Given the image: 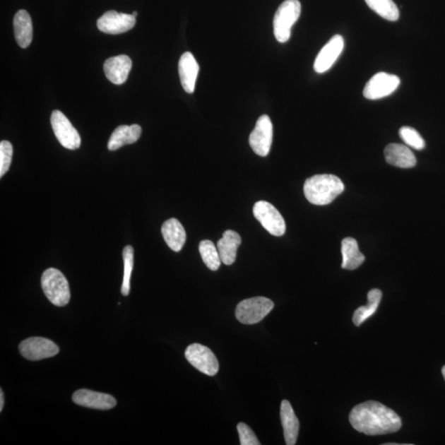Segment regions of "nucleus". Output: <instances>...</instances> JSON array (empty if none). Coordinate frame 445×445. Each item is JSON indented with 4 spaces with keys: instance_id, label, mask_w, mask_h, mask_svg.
I'll use <instances>...</instances> for the list:
<instances>
[{
    "instance_id": "f257e3e1",
    "label": "nucleus",
    "mask_w": 445,
    "mask_h": 445,
    "mask_svg": "<svg viewBox=\"0 0 445 445\" xmlns=\"http://www.w3.org/2000/svg\"><path fill=\"white\" fill-rule=\"evenodd\" d=\"M349 420L355 429L367 435L395 433L402 427L399 415L375 400L355 405L350 413Z\"/></svg>"
},
{
    "instance_id": "f03ea898",
    "label": "nucleus",
    "mask_w": 445,
    "mask_h": 445,
    "mask_svg": "<svg viewBox=\"0 0 445 445\" xmlns=\"http://www.w3.org/2000/svg\"><path fill=\"white\" fill-rule=\"evenodd\" d=\"M344 189L343 181L331 174L314 175L308 178L304 185L306 199L316 206L330 204Z\"/></svg>"
},
{
    "instance_id": "7ed1b4c3",
    "label": "nucleus",
    "mask_w": 445,
    "mask_h": 445,
    "mask_svg": "<svg viewBox=\"0 0 445 445\" xmlns=\"http://www.w3.org/2000/svg\"><path fill=\"white\" fill-rule=\"evenodd\" d=\"M42 287L49 302L58 307L66 306L71 300V290L66 276L57 269L49 268L42 276Z\"/></svg>"
},
{
    "instance_id": "20e7f679",
    "label": "nucleus",
    "mask_w": 445,
    "mask_h": 445,
    "mask_svg": "<svg viewBox=\"0 0 445 445\" xmlns=\"http://www.w3.org/2000/svg\"><path fill=\"white\" fill-rule=\"evenodd\" d=\"M301 13V4L299 0H285L280 5L275 14L273 28L274 35L280 43L288 42L291 28L299 19Z\"/></svg>"
},
{
    "instance_id": "39448f33",
    "label": "nucleus",
    "mask_w": 445,
    "mask_h": 445,
    "mask_svg": "<svg viewBox=\"0 0 445 445\" xmlns=\"http://www.w3.org/2000/svg\"><path fill=\"white\" fill-rule=\"evenodd\" d=\"M274 308V303L266 297L247 299L237 304L235 315L240 323L251 325L260 323Z\"/></svg>"
},
{
    "instance_id": "423d86ee",
    "label": "nucleus",
    "mask_w": 445,
    "mask_h": 445,
    "mask_svg": "<svg viewBox=\"0 0 445 445\" xmlns=\"http://www.w3.org/2000/svg\"><path fill=\"white\" fill-rule=\"evenodd\" d=\"M254 215L271 235L276 237L284 235L286 230L284 218L271 203L264 201L255 203Z\"/></svg>"
},
{
    "instance_id": "0eeeda50",
    "label": "nucleus",
    "mask_w": 445,
    "mask_h": 445,
    "mask_svg": "<svg viewBox=\"0 0 445 445\" xmlns=\"http://www.w3.org/2000/svg\"><path fill=\"white\" fill-rule=\"evenodd\" d=\"M186 359L200 372L215 376L219 371V362L213 351L206 346L194 343L186 348Z\"/></svg>"
},
{
    "instance_id": "6e6552de",
    "label": "nucleus",
    "mask_w": 445,
    "mask_h": 445,
    "mask_svg": "<svg viewBox=\"0 0 445 445\" xmlns=\"http://www.w3.org/2000/svg\"><path fill=\"white\" fill-rule=\"evenodd\" d=\"M400 78L394 74L380 72L371 78L364 89V96L369 100H379L391 95L400 85Z\"/></svg>"
},
{
    "instance_id": "1a4fd4ad",
    "label": "nucleus",
    "mask_w": 445,
    "mask_h": 445,
    "mask_svg": "<svg viewBox=\"0 0 445 445\" xmlns=\"http://www.w3.org/2000/svg\"><path fill=\"white\" fill-rule=\"evenodd\" d=\"M51 122L54 135L63 147L71 150L81 147V136L61 111L52 112Z\"/></svg>"
},
{
    "instance_id": "9d476101",
    "label": "nucleus",
    "mask_w": 445,
    "mask_h": 445,
    "mask_svg": "<svg viewBox=\"0 0 445 445\" xmlns=\"http://www.w3.org/2000/svg\"><path fill=\"white\" fill-rule=\"evenodd\" d=\"M272 140L273 126L268 116L262 115L257 120L254 130L251 133L250 146L257 155L266 157L269 155Z\"/></svg>"
},
{
    "instance_id": "9b49d317",
    "label": "nucleus",
    "mask_w": 445,
    "mask_h": 445,
    "mask_svg": "<svg viewBox=\"0 0 445 445\" xmlns=\"http://www.w3.org/2000/svg\"><path fill=\"white\" fill-rule=\"evenodd\" d=\"M19 351L25 359L36 361L53 357L59 353V349L47 338H30L20 343Z\"/></svg>"
},
{
    "instance_id": "f8f14e48",
    "label": "nucleus",
    "mask_w": 445,
    "mask_h": 445,
    "mask_svg": "<svg viewBox=\"0 0 445 445\" xmlns=\"http://www.w3.org/2000/svg\"><path fill=\"white\" fill-rule=\"evenodd\" d=\"M136 23L131 14L120 13L114 10L108 11L97 20V28L107 34L117 35L130 31Z\"/></svg>"
},
{
    "instance_id": "ddd939ff",
    "label": "nucleus",
    "mask_w": 445,
    "mask_h": 445,
    "mask_svg": "<svg viewBox=\"0 0 445 445\" xmlns=\"http://www.w3.org/2000/svg\"><path fill=\"white\" fill-rule=\"evenodd\" d=\"M344 44V38L340 35H335L331 37L316 57L314 66V71L319 73L329 71L343 53Z\"/></svg>"
},
{
    "instance_id": "4468645a",
    "label": "nucleus",
    "mask_w": 445,
    "mask_h": 445,
    "mask_svg": "<svg viewBox=\"0 0 445 445\" xmlns=\"http://www.w3.org/2000/svg\"><path fill=\"white\" fill-rule=\"evenodd\" d=\"M73 402L84 408L96 410H110L116 407L117 400L112 395L79 389L73 394Z\"/></svg>"
},
{
    "instance_id": "2eb2a0df",
    "label": "nucleus",
    "mask_w": 445,
    "mask_h": 445,
    "mask_svg": "<svg viewBox=\"0 0 445 445\" xmlns=\"http://www.w3.org/2000/svg\"><path fill=\"white\" fill-rule=\"evenodd\" d=\"M131 68V59L125 54L109 58L103 66L104 73L108 81L117 85H120L127 81Z\"/></svg>"
},
{
    "instance_id": "dca6fc26",
    "label": "nucleus",
    "mask_w": 445,
    "mask_h": 445,
    "mask_svg": "<svg viewBox=\"0 0 445 445\" xmlns=\"http://www.w3.org/2000/svg\"><path fill=\"white\" fill-rule=\"evenodd\" d=\"M182 86L187 93L195 91L196 83L199 73V64L191 52H185L178 64Z\"/></svg>"
},
{
    "instance_id": "f3484780",
    "label": "nucleus",
    "mask_w": 445,
    "mask_h": 445,
    "mask_svg": "<svg viewBox=\"0 0 445 445\" xmlns=\"http://www.w3.org/2000/svg\"><path fill=\"white\" fill-rule=\"evenodd\" d=\"M385 160L393 165L402 168H410L417 165V158L407 146L402 143H389L384 150Z\"/></svg>"
},
{
    "instance_id": "a211bd4d",
    "label": "nucleus",
    "mask_w": 445,
    "mask_h": 445,
    "mask_svg": "<svg viewBox=\"0 0 445 445\" xmlns=\"http://www.w3.org/2000/svg\"><path fill=\"white\" fill-rule=\"evenodd\" d=\"M280 419L284 429L285 444L295 445L298 439L299 422L297 418L289 400H282L280 405Z\"/></svg>"
},
{
    "instance_id": "6ab92c4d",
    "label": "nucleus",
    "mask_w": 445,
    "mask_h": 445,
    "mask_svg": "<svg viewBox=\"0 0 445 445\" xmlns=\"http://www.w3.org/2000/svg\"><path fill=\"white\" fill-rule=\"evenodd\" d=\"M241 237L234 230H227L217 242V249L222 263L230 266L236 260L237 250L241 245Z\"/></svg>"
},
{
    "instance_id": "aec40b11",
    "label": "nucleus",
    "mask_w": 445,
    "mask_h": 445,
    "mask_svg": "<svg viewBox=\"0 0 445 445\" xmlns=\"http://www.w3.org/2000/svg\"><path fill=\"white\" fill-rule=\"evenodd\" d=\"M162 234L166 244L172 251H180L184 246L186 235L184 227L174 218L163 222Z\"/></svg>"
},
{
    "instance_id": "412c9836",
    "label": "nucleus",
    "mask_w": 445,
    "mask_h": 445,
    "mask_svg": "<svg viewBox=\"0 0 445 445\" xmlns=\"http://www.w3.org/2000/svg\"><path fill=\"white\" fill-rule=\"evenodd\" d=\"M142 129L138 125L121 126L113 131L109 138V150L115 151L124 146L131 145L136 142L141 136Z\"/></svg>"
},
{
    "instance_id": "4be33fe9",
    "label": "nucleus",
    "mask_w": 445,
    "mask_h": 445,
    "mask_svg": "<svg viewBox=\"0 0 445 445\" xmlns=\"http://www.w3.org/2000/svg\"><path fill=\"white\" fill-rule=\"evenodd\" d=\"M15 39L18 46L27 48L32 41V18L26 10L22 9L15 14L13 19Z\"/></svg>"
},
{
    "instance_id": "5701e85b",
    "label": "nucleus",
    "mask_w": 445,
    "mask_h": 445,
    "mask_svg": "<svg viewBox=\"0 0 445 445\" xmlns=\"http://www.w3.org/2000/svg\"><path fill=\"white\" fill-rule=\"evenodd\" d=\"M341 254H343L341 267L345 270L357 269L365 260L364 256L359 250L357 241L353 237H345L341 242Z\"/></svg>"
},
{
    "instance_id": "b1692460",
    "label": "nucleus",
    "mask_w": 445,
    "mask_h": 445,
    "mask_svg": "<svg viewBox=\"0 0 445 445\" xmlns=\"http://www.w3.org/2000/svg\"><path fill=\"white\" fill-rule=\"evenodd\" d=\"M382 299V292L379 289L371 290L368 293V304L360 307L353 314V323L360 326L366 320L372 316L377 311L380 301Z\"/></svg>"
},
{
    "instance_id": "393cba45",
    "label": "nucleus",
    "mask_w": 445,
    "mask_h": 445,
    "mask_svg": "<svg viewBox=\"0 0 445 445\" xmlns=\"http://www.w3.org/2000/svg\"><path fill=\"white\" fill-rule=\"evenodd\" d=\"M365 2L380 17L390 22L398 21L399 10L393 0H365Z\"/></svg>"
},
{
    "instance_id": "a878e982",
    "label": "nucleus",
    "mask_w": 445,
    "mask_h": 445,
    "mask_svg": "<svg viewBox=\"0 0 445 445\" xmlns=\"http://www.w3.org/2000/svg\"><path fill=\"white\" fill-rule=\"evenodd\" d=\"M199 251L204 263L211 271L220 268L221 259L217 247L210 240H203L200 242Z\"/></svg>"
},
{
    "instance_id": "bb28decb",
    "label": "nucleus",
    "mask_w": 445,
    "mask_h": 445,
    "mask_svg": "<svg viewBox=\"0 0 445 445\" xmlns=\"http://www.w3.org/2000/svg\"><path fill=\"white\" fill-rule=\"evenodd\" d=\"M124 276L121 285V294L127 296L131 291V277L134 266V249L126 246L123 250Z\"/></svg>"
},
{
    "instance_id": "cd10ccee",
    "label": "nucleus",
    "mask_w": 445,
    "mask_h": 445,
    "mask_svg": "<svg viewBox=\"0 0 445 445\" xmlns=\"http://www.w3.org/2000/svg\"><path fill=\"white\" fill-rule=\"evenodd\" d=\"M399 136L405 145L415 148V150H422L425 146L424 138L417 130L412 127L403 126L400 128Z\"/></svg>"
},
{
    "instance_id": "c85d7f7f",
    "label": "nucleus",
    "mask_w": 445,
    "mask_h": 445,
    "mask_svg": "<svg viewBox=\"0 0 445 445\" xmlns=\"http://www.w3.org/2000/svg\"><path fill=\"white\" fill-rule=\"evenodd\" d=\"M11 143L4 141L0 143V177H3L11 165L13 157Z\"/></svg>"
},
{
    "instance_id": "c756f323",
    "label": "nucleus",
    "mask_w": 445,
    "mask_h": 445,
    "mask_svg": "<svg viewBox=\"0 0 445 445\" xmlns=\"http://www.w3.org/2000/svg\"><path fill=\"white\" fill-rule=\"evenodd\" d=\"M237 432L239 434L241 445H260L255 434L249 425L244 423L237 425Z\"/></svg>"
},
{
    "instance_id": "7c9ffc66",
    "label": "nucleus",
    "mask_w": 445,
    "mask_h": 445,
    "mask_svg": "<svg viewBox=\"0 0 445 445\" xmlns=\"http://www.w3.org/2000/svg\"><path fill=\"white\" fill-rule=\"evenodd\" d=\"M4 405V398L3 390H0V412H2Z\"/></svg>"
},
{
    "instance_id": "2f4dec72",
    "label": "nucleus",
    "mask_w": 445,
    "mask_h": 445,
    "mask_svg": "<svg viewBox=\"0 0 445 445\" xmlns=\"http://www.w3.org/2000/svg\"><path fill=\"white\" fill-rule=\"evenodd\" d=\"M442 374H443V376H444V379L445 380V365L442 368Z\"/></svg>"
},
{
    "instance_id": "473e14b6",
    "label": "nucleus",
    "mask_w": 445,
    "mask_h": 445,
    "mask_svg": "<svg viewBox=\"0 0 445 445\" xmlns=\"http://www.w3.org/2000/svg\"><path fill=\"white\" fill-rule=\"evenodd\" d=\"M132 15H133V16H134V17H136V16H137V15H138V13H137V12H136V11H135V12H133Z\"/></svg>"
}]
</instances>
